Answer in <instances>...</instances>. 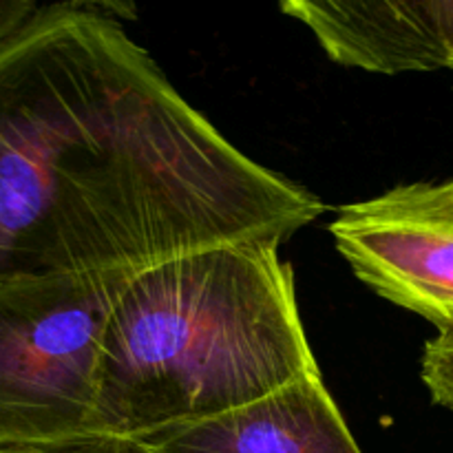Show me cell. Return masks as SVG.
<instances>
[{"label":"cell","instance_id":"obj_1","mask_svg":"<svg viewBox=\"0 0 453 453\" xmlns=\"http://www.w3.org/2000/svg\"><path fill=\"white\" fill-rule=\"evenodd\" d=\"M40 4L0 42V277L111 273L290 239L326 203L237 149L122 27Z\"/></svg>","mask_w":453,"mask_h":453},{"label":"cell","instance_id":"obj_2","mask_svg":"<svg viewBox=\"0 0 453 453\" xmlns=\"http://www.w3.org/2000/svg\"><path fill=\"white\" fill-rule=\"evenodd\" d=\"M281 246L224 243L128 279L102 341L96 436L142 441L321 376Z\"/></svg>","mask_w":453,"mask_h":453},{"label":"cell","instance_id":"obj_3","mask_svg":"<svg viewBox=\"0 0 453 453\" xmlns=\"http://www.w3.org/2000/svg\"><path fill=\"white\" fill-rule=\"evenodd\" d=\"M133 274L0 277V447L96 438L102 341Z\"/></svg>","mask_w":453,"mask_h":453},{"label":"cell","instance_id":"obj_4","mask_svg":"<svg viewBox=\"0 0 453 453\" xmlns=\"http://www.w3.org/2000/svg\"><path fill=\"white\" fill-rule=\"evenodd\" d=\"M358 281L453 332V180L398 184L348 203L330 224Z\"/></svg>","mask_w":453,"mask_h":453},{"label":"cell","instance_id":"obj_5","mask_svg":"<svg viewBox=\"0 0 453 453\" xmlns=\"http://www.w3.org/2000/svg\"><path fill=\"white\" fill-rule=\"evenodd\" d=\"M140 442L150 453H363L321 376Z\"/></svg>","mask_w":453,"mask_h":453},{"label":"cell","instance_id":"obj_6","mask_svg":"<svg viewBox=\"0 0 453 453\" xmlns=\"http://www.w3.org/2000/svg\"><path fill=\"white\" fill-rule=\"evenodd\" d=\"M420 379L432 401L453 414V332H442L425 343Z\"/></svg>","mask_w":453,"mask_h":453},{"label":"cell","instance_id":"obj_7","mask_svg":"<svg viewBox=\"0 0 453 453\" xmlns=\"http://www.w3.org/2000/svg\"><path fill=\"white\" fill-rule=\"evenodd\" d=\"M0 453H150L140 441L115 436H96L84 441L44 447H0Z\"/></svg>","mask_w":453,"mask_h":453},{"label":"cell","instance_id":"obj_8","mask_svg":"<svg viewBox=\"0 0 453 453\" xmlns=\"http://www.w3.org/2000/svg\"><path fill=\"white\" fill-rule=\"evenodd\" d=\"M38 7L40 3L34 0H0V42L29 20Z\"/></svg>","mask_w":453,"mask_h":453}]
</instances>
